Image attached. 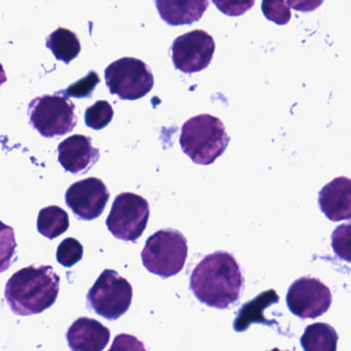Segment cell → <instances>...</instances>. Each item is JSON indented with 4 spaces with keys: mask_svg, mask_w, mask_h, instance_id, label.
<instances>
[{
    "mask_svg": "<svg viewBox=\"0 0 351 351\" xmlns=\"http://www.w3.org/2000/svg\"><path fill=\"white\" fill-rule=\"evenodd\" d=\"M245 278L235 258L219 251L206 256L192 271L190 290L210 307L228 308L241 298Z\"/></svg>",
    "mask_w": 351,
    "mask_h": 351,
    "instance_id": "1",
    "label": "cell"
},
{
    "mask_svg": "<svg viewBox=\"0 0 351 351\" xmlns=\"http://www.w3.org/2000/svg\"><path fill=\"white\" fill-rule=\"evenodd\" d=\"M60 291V276L49 265L28 266L10 276L5 300L14 315H38L53 306Z\"/></svg>",
    "mask_w": 351,
    "mask_h": 351,
    "instance_id": "2",
    "label": "cell"
},
{
    "mask_svg": "<svg viewBox=\"0 0 351 351\" xmlns=\"http://www.w3.org/2000/svg\"><path fill=\"white\" fill-rule=\"evenodd\" d=\"M230 138L218 117L200 114L188 119L182 127L180 144L182 150L194 164L208 166L220 158Z\"/></svg>",
    "mask_w": 351,
    "mask_h": 351,
    "instance_id": "3",
    "label": "cell"
},
{
    "mask_svg": "<svg viewBox=\"0 0 351 351\" xmlns=\"http://www.w3.org/2000/svg\"><path fill=\"white\" fill-rule=\"evenodd\" d=\"M187 255L185 237L175 229H162L147 239L141 258L148 271L169 278L183 269Z\"/></svg>",
    "mask_w": 351,
    "mask_h": 351,
    "instance_id": "4",
    "label": "cell"
},
{
    "mask_svg": "<svg viewBox=\"0 0 351 351\" xmlns=\"http://www.w3.org/2000/svg\"><path fill=\"white\" fill-rule=\"evenodd\" d=\"M75 106L66 96L45 95L28 106L30 125L45 138L61 137L73 131L77 123Z\"/></svg>",
    "mask_w": 351,
    "mask_h": 351,
    "instance_id": "5",
    "label": "cell"
},
{
    "mask_svg": "<svg viewBox=\"0 0 351 351\" xmlns=\"http://www.w3.org/2000/svg\"><path fill=\"white\" fill-rule=\"evenodd\" d=\"M88 304L97 315L109 321L123 317L133 300L131 284L119 272L105 269L88 293Z\"/></svg>",
    "mask_w": 351,
    "mask_h": 351,
    "instance_id": "6",
    "label": "cell"
},
{
    "mask_svg": "<svg viewBox=\"0 0 351 351\" xmlns=\"http://www.w3.org/2000/svg\"><path fill=\"white\" fill-rule=\"evenodd\" d=\"M105 80L111 94L121 100L135 101L149 94L154 77L147 64L135 58H121L105 69Z\"/></svg>",
    "mask_w": 351,
    "mask_h": 351,
    "instance_id": "7",
    "label": "cell"
},
{
    "mask_svg": "<svg viewBox=\"0 0 351 351\" xmlns=\"http://www.w3.org/2000/svg\"><path fill=\"white\" fill-rule=\"evenodd\" d=\"M149 216V204L145 198L123 192L115 197L106 225L117 239L136 241L145 231Z\"/></svg>",
    "mask_w": 351,
    "mask_h": 351,
    "instance_id": "8",
    "label": "cell"
},
{
    "mask_svg": "<svg viewBox=\"0 0 351 351\" xmlns=\"http://www.w3.org/2000/svg\"><path fill=\"white\" fill-rule=\"evenodd\" d=\"M214 38L204 30H193L177 37L171 53L176 69L196 73L208 67L215 53Z\"/></svg>",
    "mask_w": 351,
    "mask_h": 351,
    "instance_id": "9",
    "label": "cell"
},
{
    "mask_svg": "<svg viewBox=\"0 0 351 351\" xmlns=\"http://www.w3.org/2000/svg\"><path fill=\"white\" fill-rule=\"evenodd\" d=\"M331 303V291L317 278H301L295 280L287 294L289 309L301 319H317L325 315Z\"/></svg>",
    "mask_w": 351,
    "mask_h": 351,
    "instance_id": "10",
    "label": "cell"
},
{
    "mask_svg": "<svg viewBox=\"0 0 351 351\" xmlns=\"http://www.w3.org/2000/svg\"><path fill=\"white\" fill-rule=\"evenodd\" d=\"M110 194L102 180L88 178L72 184L65 194L66 204L80 220L99 218L104 212Z\"/></svg>",
    "mask_w": 351,
    "mask_h": 351,
    "instance_id": "11",
    "label": "cell"
},
{
    "mask_svg": "<svg viewBox=\"0 0 351 351\" xmlns=\"http://www.w3.org/2000/svg\"><path fill=\"white\" fill-rule=\"evenodd\" d=\"M58 158L64 170L72 174H82L98 162L100 150L93 146L90 138L73 135L58 146Z\"/></svg>",
    "mask_w": 351,
    "mask_h": 351,
    "instance_id": "12",
    "label": "cell"
},
{
    "mask_svg": "<svg viewBox=\"0 0 351 351\" xmlns=\"http://www.w3.org/2000/svg\"><path fill=\"white\" fill-rule=\"evenodd\" d=\"M66 337L72 351H103L110 340V331L96 319L80 317L70 326Z\"/></svg>",
    "mask_w": 351,
    "mask_h": 351,
    "instance_id": "13",
    "label": "cell"
},
{
    "mask_svg": "<svg viewBox=\"0 0 351 351\" xmlns=\"http://www.w3.org/2000/svg\"><path fill=\"white\" fill-rule=\"evenodd\" d=\"M319 204L322 212L334 222L351 219V180L339 177L324 186L319 191Z\"/></svg>",
    "mask_w": 351,
    "mask_h": 351,
    "instance_id": "14",
    "label": "cell"
},
{
    "mask_svg": "<svg viewBox=\"0 0 351 351\" xmlns=\"http://www.w3.org/2000/svg\"><path fill=\"white\" fill-rule=\"evenodd\" d=\"M160 18L171 26L191 25L204 16L208 0H156Z\"/></svg>",
    "mask_w": 351,
    "mask_h": 351,
    "instance_id": "15",
    "label": "cell"
},
{
    "mask_svg": "<svg viewBox=\"0 0 351 351\" xmlns=\"http://www.w3.org/2000/svg\"><path fill=\"white\" fill-rule=\"evenodd\" d=\"M280 301V297L274 290H268L258 295L253 300L243 304L239 308V313L233 323V329L235 332H245L249 329L252 324H263V325H272L264 317V311L270 305L276 304Z\"/></svg>",
    "mask_w": 351,
    "mask_h": 351,
    "instance_id": "16",
    "label": "cell"
},
{
    "mask_svg": "<svg viewBox=\"0 0 351 351\" xmlns=\"http://www.w3.org/2000/svg\"><path fill=\"white\" fill-rule=\"evenodd\" d=\"M337 332L325 323L313 324L305 329L301 337L304 351H337Z\"/></svg>",
    "mask_w": 351,
    "mask_h": 351,
    "instance_id": "17",
    "label": "cell"
},
{
    "mask_svg": "<svg viewBox=\"0 0 351 351\" xmlns=\"http://www.w3.org/2000/svg\"><path fill=\"white\" fill-rule=\"evenodd\" d=\"M47 47L51 49L56 59L69 64L82 51L80 38L73 31L58 28L47 38Z\"/></svg>",
    "mask_w": 351,
    "mask_h": 351,
    "instance_id": "18",
    "label": "cell"
},
{
    "mask_svg": "<svg viewBox=\"0 0 351 351\" xmlns=\"http://www.w3.org/2000/svg\"><path fill=\"white\" fill-rule=\"evenodd\" d=\"M69 228V216L67 212L57 206H49L39 212L37 219L38 232L49 239L65 233Z\"/></svg>",
    "mask_w": 351,
    "mask_h": 351,
    "instance_id": "19",
    "label": "cell"
},
{
    "mask_svg": "<svg viewBox=\"0 0 351 351\" xmlns=\"http://www.w3.org/2000/svg\"><path fill=\"white\" fill-rule=\"evenodd\" d=\"M113 108L107 101H97L94 105L88 107L84 113V121L86 125L90 129L99 130L104 129L112 121Z\"/></svg>",
    "mask_w": 351,
    "mask_h": 351,
    "instance_id": "20",
    "label": "cell"
},
{
    "mask_svg": "<svg viewBox=\"0 0 351 351\" xmlns=\"http://www.w3.org/2000/svg\"><path fill=\"white\" fill-rule=\"evenodd\" d=\"M16 245L14 229L0 221V274L12 265Z\"/></svg>",
    "mask_w": 351,
    "mask_h": 351,
    "instance_id": "21",
    "label": "cell"
},
{
    "mask_svg": "<svg viewBox=\"0 0 351 351\" xmlns=\"http://www.w3.org/2000/svg\"><path fill=\"white\" fill-rule=\"evenodd\" d=\"M84 247L77 239L68 237L64 239L57 250V261L65 267H72L82 259Z\"/></svg>",
    "mask_w": 351,
    "mask_h": 351,
    "instance_id": "22",
    "label": "cell"
},
{
    "mask_svg": "<svg viewBox=\"0 0 351 351\" xmlns=\"http://www.w3.org/2000/svg\"><path fill=\"white\" fill-rule=\"evenodd\" d=\"M262 12L265 18L274 24H288L291 21V8L286 0H262Z\"/></svg>",
    "mask_w": 351,
    "mask_h": 351,
    "instance_id": "23",
    "label": "cell"
},
{
    "mask_svg": "<svg viewBox=\"0 0 351 351\" xmlns=\"http://www.w3.org/2000/svg\"><path fill=\"white\" fill-rule=\"evenodd\" d=\"M332 247L340 259L351 262V222L340 225L334 230Z\"/></svg>",
    "mask_w": 351,
    "mask_h": 351,
    "instance_id": "24",
    "label": "cell"
},
{
    "mask_svg": "<svg viewBox=\"0 0 351 351\" xmlns=\"http://www.w3.org/2000/svg\"><path fill=\"white\" fill-rule=\"evenodd\" d=\"M223 14L229 16H239L255 5L256 0H212Z\"/></svg>",
    "mask_w": 351,
    "mask_h": 351,
    "instance_id": "25",
    "label": "cell"
},
{
    "mask_svg": "<svg viewBox=\"0 0 351 351\" xmlns=\"http://www.w3.org/2000/svg\"><path fill=\"white\" fill-rule=\"evenodd\" d=\"M99 77L96 72H90L86 77L84 80H80L76 84L70 86L67 90H65V96L75 97V98H86L92 95L93 90L96 88L97 84H99Z\"/></svg>",
    "mask_w": 351,
    "mask_h": 351,
    "instance_id": "26",
    "label": "cell"
},
{
    "mask_svg": "<svg viewBox=\"0 0 351 351\" xmlns=\"http://www.w3.org/2000/svg\"><path fill=\"white\" fill-rule=\"evenodd\" d=\"M108 351H147L143 342L135 336L129 334H119L113 340L112 346Z\"/></svg>",
    "mask_w": 351,
    "mask_h": 351,
    "instance_id": "27",
    "label": "cell"
},
{
    "mask_svg": "<svg viewBox=\"0 0 351 351\" xmlns=\"http://www.w3.org/2000/svg\"><path fill=\"white\" fill-rule=\"evenodd\" d=\"M289 6L294 8L297 12H309L317 10L324 0H287Z\"/></svg>",
    "mask_w": 351,
    "mask_h": 351,
    "instance_id": "28",
    "label": "cell"
},
{
    "mask_svg": "<svg viewBox=\"0 0 351 351\" xmlns=\"http://www.w3.org/2000/svg\"><path fill=\"white\" fill-rule=\"evenodd\" d=\"M6 80L8 78H6L5 71H4L3 67H2V64L0 63V86L6 82Z\"/></svg>",
    "mask_w": 351,
    "mask_h": 351,
    "instance_id": "29",
    "label": "cell"
},
{
    "mask_svg": "<svg viewBox=\"0 0 351 351\" xmlns=\"http://www.w3.org/2000/svg\"><path fill=\"white\" fill-rule=\"evenodd\" d=\"M271 351H282V350H278V348H274V350H272ZM286 351H289V350H286Z\"/></svg>",
    "mask_w": 351,
    "mask_h": 351,
    "instance_id": "30",
    "label": "cell"
}]
</instances>
